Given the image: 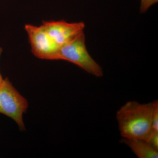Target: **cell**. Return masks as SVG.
<instances>
[{"label": "cell", "instance_id": "obj_11", "mask_svg": "<svg viewBox=\"0 0 158 158\" xmlns=\"http://www.w3.org/2000/svg\"><path fill=\"white\" fill-rule=\"evenodd\" d=\"M3 50L2 48L0 47V57H1V55H2V52Z\"/></svg>", "mask_w": 158, "mask_h": 158}, {"label": "cell", "instance_id": "obj_1", "mask_svg": "<svg viewBox=\"0 0 158 158\" xmlns=\"http://www.w3.org/2000/svg\"><path fill=\"white\" fill-rule=\"evenodd\" d=\"M153 102L140 103L127 102L116 112L119 132L122 138L145 140L152 131Z\"/></svg>", "mask_w": 158, "mask_h": 158}, {"label": "cell", "instance_id": "obj_8", "mask_svg": "<svg viewBox=\"0 0 158 158\" xmlns=\"http://www.w3.org/2000/svg\"><path fill=\"white\" fill-rule=\"evenodd\" d=\"M152 116V130L158 131V101H154Z\"/></svg>", "mask_w": 158, "mask_h": 158}, {"label": "cell", "instance_id": "obj_9", "mask_svg": "<svg viewBox=\"0 0 158 158\" xmlns=\"http://www.w3.org/2000/svg\"><path fill=\"white\" fill-rule=\"evenodd\" d=\"M158 2V0H141L140 11L141 13L146 12L152 6Z\"/></svg>", "mask_w": 158, "mask_h": 158}, {"label": "cell", "instance_id": "obj_3", "mask_svg": "<svg viewBox=\"0 0 158 158\" xmlns=\"http://www.w3.org/2000/svg\"><path fill=\"white\" fill-rule=\"evenodd\" d=\"M28 106L27 99L15 88L9 79H4L0 85V113L12 118L21 131H25L23 114Z\"/></svg>", "mask_w": 158, "mask_h": 158}, {"label": "cell", "instance_id": "obj_2", "mask_svg": "<svg viewBox=\"0 0 158 158\" xmlns=\"http://www.w3.org/2000/svg\"><path fill=\"white\" fill-rule=\"evenodd\" d=\"M57 60L71 62L97 77H101L103 75L101 66L88 52L84 32L59 49Z\"/></svg>", "mask_w": 158, "mask_h": 158}, {"label": "cell", "instance_id": "obj_4", "mask_svg": "<svg viewBox=\"0 0 158 158\" xmlns=\"http://www.w3.org/2000/svg\"><path fill=\"white\" fill-rule=\"evenodd\" d=\"M24 28L34 56L40 59L57 60L60 48L42 25L36 26L28 24L25 25Z\"/></svg>", "mask_w": 158, "mask_h": 158}, {"label": "cell", "instance_id": "obj_10", "mask_svg": "<svg viewBox=\"0 0 158 158\" xmlns=\"http://www.w3.org/2000/svg\"><path fill=\"white\" fill-rule=\"evenodd\" d=\"M3 80H4V79L3 78L2 75H1V73H0V85H1V84L2 83Z\"/></svg>", "mask_w": 158, "mask_h": 158}, {"label": "cell", "instance_id": "obj_6", "mask_svg": "<svg viewBox=\"0 0 158 158\" xmlns=\"http://www.w3.org/2000/svg\"><path fill=\"white\" fill-rule=\"evenodd\" d=\"M120 142L129 148L138 158H158V151L153 148L144 140L122 138Z\"/></svg>", "mask_w": 158, "mask_h": 158}, {"label": "cell", "instance_id": "obj_7", "mask_svg": "<svg viewBox=\"0 0 158 158\" xmlns=\"http://www.w3.org/2000/svg\"><path fill=\"white\" fill-rule=\"evenodd\" d=\"M144 141L153 148L158 151V131L152 130Z\"/></svg>", "mask_w": 158, "mask_h": 158}, {"label": "cell", "instance_id": "obj_5", "mask_svg": "<svg viewBox=\"0 0 158 158\" xmlns=\"http://www.w3.org/2000/svg\"><path fill=\"white\" fill-rule=\"evenodd\" d=\"M42 27L54 42L61 48L84 32V23H69L64 20L43 21Z\"/></svg>", "mask_w": 158, "mask_h": 158}]
</instances>
